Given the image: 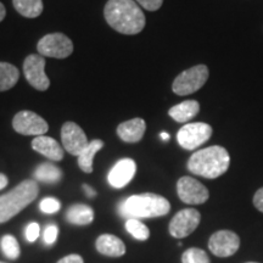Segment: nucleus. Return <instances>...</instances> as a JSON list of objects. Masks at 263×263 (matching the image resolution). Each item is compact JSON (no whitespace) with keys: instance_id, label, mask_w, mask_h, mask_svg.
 <instances>
[{"instance_id":"nucleus-33","label":"nucleus","mask_w":263,"mask_h":263,"mask_svg":"<svg viewBox=\"0 0 263 263\" xmlns=\"http://www.w3.org/2000/svg\"><path fill=\"white\" fill-rule=\"evenodd\" d=\"M83 190L85 192V194H87L88 197H95V196H97V192H95V190L91 188V186L87 185V184H84V185H83Z\"/></svg>"},{"instance_id":"nucleus-6","label":"nucleus","mask_w":263,"mask_h":263,"mask_svg":"<svg viewBox=\"0 0 263 263\" xmlns=\"http://www.w3.org/2000/svg\"><path fill=\"white\" fill-rule=\"evenodd\" d=\"M37 49L42 57L65 59L73 51V43L62 33H50L38 42Z\"/></svg>"},{"instance_id":"nucleus-23","label":"nucleus","mask_w":263,"mask_h":263,"mask_svg":"<svg viewBox=\"0 0 263 263\" xmlns=\"http://www.w3.org/2000/svg\"><path fill=\"white\" fill-rule=\"evenodd\" d=\"M62 172L59 167L51 163H43L35 170L34 177L39 182L57 183L61 179Z\"/></svg>"},{"instance_id":"nucleus-16","label":"nucleus","mask_w":263,"mask_h":263,"mask_svg":"<svg viewBox=\"0 0 263 263\" xmlns=\"http://www.w3.org/2000/svg\"><path fill=\"white\" fill-rule=\"evenodd\" d=\"M33 150L42 154L43 156L48 157L52 161H61L64 157V149L57 140L47 136L35 137L32 141Z\"/></svg>"},{"instance_id":"nucleus-13","label":"nucleus","mask_w":263,"mask_h":263,"mask_svg":"<svg viewBox=\"0 0 263 263\" xmlns=\"http://www.w3.org/2000/svg\"><path fill=\"white\" fill-rule=\"evenodd\" d=\"M61 140L65 150L77 157L89 144L84 130L74 122H66L62 126Z\"/></svg>"},{"instance_id":"nucleus-17","label":"nucleus","mask_w":263,"mask_h":263,"mask_svg":"<svg viewBox=\"0 0 263 263\" xmlns=\"http://www.w3.org/2000/svg\"><path fill=\"white\" fill-rule=\"evenodd\" d=\"M95 246L101 255L108 256V257H121L126 254L124 242L120 238L111 234H103L99 236Z\"/></svg>"},{"instance_id":"nucleus-22","label":"nucleus","mask_w":263,"mask_h":263,"mask_svg":"<svg viewBox=\"0 0 263 263\" xmlns=\"http://www.w3.org/2000/svg\"><path fill=\"white\" fill-rule=\"evenodd\" d=\"M20 78L17 67L9 62H0V91H5L15 87Z\"/></svg>"},{"instance_id":"nucleus-31","label":"nucleus","mask_w":263,"mask_h":263,"mask_svg":"<svg viewBox=\"0 0 263 263\" xmlns=\"http://www.w3.org/2000/svg\"><path fill=\"white\" fill-rule=\"evenodd\" d=\"M254 205L259 212L263 213V188L258 189L254 196Z\"/></svg>"},{"instance_id":"nucleus-7","label":"nucleus","mask_w":263,"mask_h":263,"mask_svg":"<svg viewBox=\"0 0 263 263\" xmlns=\"http://www.w3.org/2000/svg\"><path fill=\"white\" fill-rule=\"evenodd\" d=\"M212 136V127L203 122L188 123L177 134L179 145L185 150H195L205 144Z\"/></svg>"},{"instance_id":"nucleus-5","label":"nucleus","mask_w":263,"mask_h":263,"mask_svg":"<svg viewBox=\"0 0 263 263\" xmlns=\"http://www.w3.org/2000/svg\"><path fill=\"white\" fill-rule=\"evenodd\" d=\"M209 68L206 65H196L178 74L172 84V89L177 95H189L201 89L209 80Z\"/></svg>"},{"instance_id":"nucleus-12","label":"nucleus","mask_w":263,"mask_h":263,"mask_svg":"<svg viewBox=\"0 0 263 263\" xmlns=\"http://www.w3.org/2000/svg\"><path fill=\"white\" fill-rule=\"evenodd\" d=\"M240 248V238L232 230H218L209 240V249L217 257H229Z\"/></svg>"},{"instance_id":"nucleus-14","label":"nucleus","mask_w":263,"mask_h":263,"mask_svg":"<svg viewBox=\"0 0 263 263\" xmlns=\"http://www.w3.org/2000/svg\"><path fill=\"white\" fill-rule=\"evenodd\" d=\"M137 164L132 159H122L108 172L107 180L111 186L121 189L126 186L136 176Z\"/></svg>"},{"instance_id":"nucleus-8","label":"nucleus","mask_w":263,"mask_h":263,"mask_svg":"<svg viewBox=\"0 0 263 263\" xmlns=\"http://www.w3.org/2000/svg\"><path fill=\"white\" fill-rule=\"evenodd\" d=\"M12 128L22 136H44L49 129L47 121L32 111H20L12 120Z\"/></svg>"},{"instance_id":"nucleus-11","label":"nucleus","mask_w":263,"mask_h":263,"mask_svg":"<svg viewBox=\"0 0 263 263\" xmlns=\"http://www.w3.org/2000/svg\"><path fill=\"white\" fill-rule=\"evenodd\" d=\"M45 59L42 55H29L24 62L25 77L33 88L38 90H47L50 81L44 72Z\"/></svg>"},{"instance_id":"nucleus-3","label":"nucleus","mask_w":263,"mask_h":263,"mask_svg":"<svg viewBox=\"0 0 263 263\" xmlns=\"http://www.w3.org/2000/svg\"><path fill=\"white\" fill-rule=\"evenodd\" d=\"M168 200L157 194H139L129 196L118 205V212L124 218L140 219L166 216L170 212Z\"/></svg>"},{"instance_id":"nucleus-19","label":"nucleus","mask_w":263,"mask_h":263,"mask_svg":"<svg viewBox=\"0 0 263 263\" xmlns=\"http://www.w3.org/2000/svg\"><path fill=\"white\" fill-rule=\"evenodd\" d=\"M66 219L76 226H87L94 221L93 209L83 203L71 206L66 212Z\"/></svg>"},{"instance_id":"nucleus-36","label":"nucleus","mask_w":263,"mask_h":263,"mask_svg":"<svg viewBox=\"0 0 263 263\" xmlns=\"http://www.w3.org/2000/svg\"><path fill=\"white\" fill-rule=\"evenodd\" d=\"M161 138H162L163 140H168L170 139V136L166 133V132H162V133H161Z\"/></svg>"},{"instance_id":"nucleus-2","label":"nucleus","mask_w":263,"mask_h":263,"mask_svg":"<svg viewBox=\"0 0 263 263\" xmlns=\"http://www.w3.org/2000/svg\"><path fill=\"white\" fill-rule=\"evenodd\" d=\"M230 156L223 146L213 145L194 153L188 161V170L196 176L215 179L229 168Z\"/></svg>"},{"instance_id":"nucleus-26","label":"nucleus","mask_w":263,"mask_h":263,"mask_svg":"<svg viewBox=\"0 0 263 263\" xmlns=\"http://www.w3.org/2000/svg\"><path fill=\"white\" fill-rule=\"evenodd\" d=\"M182 263H211L209 256L203 250L192 248L184 251L182 256Z\"/></svg>"},{"instance_id":"nucleus-37","label":"nucleus","mask_w":263,"mask_h":263,"mask_svg":"<svg viewBox=\"0 0 263 263\" xmlns=\"http://www.w3.org/2000/svg\"><path fill=\"white\" fill-rule=\"evenodd\" d=\"M248 263H257V262H248Z\"/></svg>"},{"instance_id":"nucleus-30","label":"nucleus","mask_w":263,"mask_h":263,"mask_svg":"<svg viewBox=\"0 0 263 263\" xmlns=\"http://www.w3.org/2000/svg\"><path fill=\"white\" fill-rule=\"evenodd\" d=\"M147 11H156L162 6L163 0H134Z\"/></svg>"},{"instance_id":"nucleus-15","label":"nucleus","mask_w":263,"mask_h":263,"mask_svg":"<svg viewBox=\"0 0 263 263\" xmlns=\"http://www.w3.org/2000/svg\"><path fill=\"white\" fill-rule=\"evenodd\" d=\"M146 123L143 118H133L117 127V134L126 143H138L143 139Z\"/></svg>"},{"instance_id":"nucleus-32","label":"nucleus","mask_w":263,"mask_h":263,"mask_svg":"<svg viewBox=\"0 0 263 263\" xmlns=\"http://www.w3.org/2000/svg\"><path fill=\"white\" fill-rule=\"evenodd\" d=\"M58 263H84V261L80 255H68L66 257L61 258Z\"/></svg>"},{"instance_id":"nucleus-21","label":"nucleus","mask_w":263,"mask_h":263,"mask_svg":"<svg viewBox=\"0 0 263 263\" xmlns=\"http://www.w3.org/2000/svg\"><path fill=\"white\" fill-rule=\"evenodd\" d=\"M12 5L20 15L27 18H35L43 12L42 0H12Z\"/></svg>"},{"instance_id":"nucleus-35","label":"nucleus","mask_w":263,"mask_h":263,"mask_svg":"<svg viewBox=\"0 0 263 263\" xmlns=\"http://www.w3.org/2000/svg\"><path fill=\"white\" fill-rule=\"evenodd\" d=\"M5 16H6V9H5L4 4L0 2V22L5 18Z\"/></svg>"},{"instance_id":"nucleus-9","label":"nucleus","mask_w":263,"mask_h":263,"mask_svg":"<svg viewBox=\"0 0 263 263\" xmlns=\"http://www.w3.org/2000/svg\"><path fill=\"white\" fill-rule=\"evenodd\" d=\"M201 221V215L195 209H184L173 217L170 223V234L173 238L183 239L194 233Z\"/></svg>"},{"instance_id":"nucleus-29","label":"nucleus","mask_w":263,"mask_h":263,"mask_svg":"<svg viewBox=\"0 0 263 263\" xmlns=\"http://www.w3.org/2000/svg\"><path fill=\"white\" fill-rule=\"evenodd\" d=\"M39 233H41L39 224L35 222H32V223H29V224L27 226V228H26L25 236H26V239H27L28 242H34L35 240L38 239Z\"/></svg>"},{"instance_id":"nucleus-20","label":"nucleus","mask_w":263,"mask_h":263,"mask_svg":"<svg viewBox=\"0 0 263 263\" xmlns=\"http://www.w3.org/2000/svg\"><path fill=\"white\" fill-rule=\"evenodd\" d=\"M104 147V141L100 139H95L88 144V146L82 151L78 156V166L85 173L93 172V160L95 154Z\"/></svg>"},{"instance_id":"nucleus-24","label":"nucleus","mask_w":263,"mask_h":263,"mask_svg":"<svg viewBox=\"0 0 263 263\" xmlns=\"http://www.w3.org/2000/svg\"><path fill=\"white\" fill-rule=\"evenodd\" d=\"M126 229L134 239L140 240V241H145L150 236L149 228L143 222H140L139 219H127Z\"/></svg>"},{"instance_id":"nucleus-28","label":"nucleus","mask_w":263,"mask_h":263,"mask_svg":"<svg viewBox=\"0 0 263 263\" xmlns=\"http://www.w3.org/2000/svg\"><path fill=\"white\" fill-rule=\"evenodd\" d=\"M59 235V228L57 224H49L44 230V234H43V239L44 242L48 245H52L57 241Z\"/></svg>"},{"instance_id":"nucleus-10","label":"nucleus","mask_w":263,"mask_h":263,"mask_svg":"<svg viewBox=\"0 0 263 263\" xmlns=\"http://www.w3.org/2000/svg\"><path fill=\"white\" fill-rule=\"evenodd\" d=\"M177 193H178L179 199L188 205H201L210 197V193L206 186L192 177H182L178 180Z\"/></svg>"},{"instance_id":"nucleus-25","label":"nucleus","mask_w":263,"mask_h":263,"mask_svg":"<svg viewBox=\"0 0 263 263\" xmlns=\"http://www.w3.org/2000/svg\"><path fill=\"white\" fill-rule=\"evenodd\" d=\"M2 250L9 259H16L18 258L21 250H20L18 241L16 240L15 236L12 235H5L2 239Z\"/></svg>"},{"instance_id":"nucleus-38","label":"nucleus","mask_w":263,"mask_h":263,"mask_svg":"<svg viewBox=\"0 0 263 263\" xmlns=\"http://www.w3.org/2000/svg\"><path fill=\"white\" fill-rule=\"evenodd\" d=\"M0 263H4V262H0Z\"/></svg>"},{"instance_id":"nucleus-1","label":"nucleus","mask_w":263,"mask_h":263,"mask_svg":"<svg viewBox=\"0 0 263 263\" xmlns=\"http://www.w3.org/2000/svg\"><path fill=\"white\" fill-rule=\"evenodd\" d=\"M104 16L108 26L122 34H138L145 27V15L134 0H108Z\"/></svg>"},{"instance_id":"nucleus-4","label":"nucleus","mask_w":263,"mask_h":263,"mask_svg":"<svg viewBox=\"0 0 263 263\" xmlns=\"http://www.w3.org/2000/svg\"><path fill=\"white\" fill-rule=\"evenodd\" d=\"M38 193L37 182L27 179L0 196V223L8 222L12 217L18 215L29 203L34 201Z\"/></svg>"},{"instance_id":"nucleus-27","label":"nucleus","mask_w":263,"mask_h":263,"mask_svg":"<svg viewBox=\"0 0 263 263\" xmlns=\"http://www.w3.org/2000/svg\"><path fill=\"white\" fill-rule=\"evenodd\" d=\"M39 209L44 213H57L61 209V203L55 197H45L39 203Z\"/></svg>"},{"instance_id":"nucleus-34","label":"nucleus","mask_w":263,"mask_h":263,"mask_svg":"<svg viewBox=\"0 0 263 263\" xmlns=\"http://www.w3.org/2000/svg\"><path fill=\"white\" fill-rule=\"evenodd\" d=\"M8 183H9V179H8V177H6L5 174L0 173V190H2V189H4L5 186L8 185Z\"/></svg>"},{"instance_id":"nucleus-18","label":"nucleus","mask_w":263,"mask_h":263,"mask_svg":"<svg viewBox=\"0 0 263 263\" xmlns=\"http://www.w3.org/2000/svg\"><path fill=\"white\" fill-rule=\"evenodd\" d=\"M200 104L196 100H186L170 108L168 115L178 123H186L199 114Z\"/></svg>"}]
</instances>
